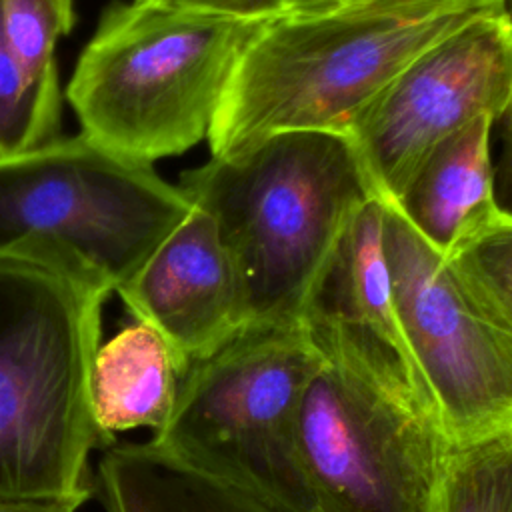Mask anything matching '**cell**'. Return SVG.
<instances>
[{
	"label": "cell",
	"mask_w": 512,
	"mask_h": 512,
	"mask_svg": "<svg viewBox=\"0 0 512 512\" xmlns=\"http://www.w3.org/2000/svg\"><path fill=\"white\" fill-rule=\"evenodd\" d=\"M494 2L344 4L266 18L212 120V158L238 156L286 132L346 136L414 58Z\"/></svg>",
	"instance_id": "cell-1"
},
{
	"label": "cell",
	"mask_w": 512,
	"mask_h": 512,
	"mask_svg": "<svg viewBox=\"0 0 512 512\" xmlns=\"http://www.w3.org/2000/svg\"><path fill=\"white\" fill-rule=\"evenodd\" d=\"M238 272L246 324H302L356 212L376 198L352 142L334 132H286L232 158L184 172Z\"/></svg>",
	"instance_id": "cell-2"
},
{
	"label": "cell",
	"mask_w": 512,
	"mask_h": 512,
	"mask_svg": "<svg viewBox=\"0 0 512 512\" xmlns=\"http://www.w3.org/2000/svg\"><path fill=\"white\" fill-rule=\"evenodd\" d=\"M322 360L298 414L314 512H430L452 446L400 354L304 322Z\"/></svg>",
	"instance_id": "cell-3"
},
{
	"label": "cell",
	"mask_w": 512,
	"mask_h": 512,
	"mask_svg": "<svg viewBox=\"0 0 512 512\" xmlns=\"http://www.w3.org/2000/svg\"><path fill=\"white\" fill-rule=\"evenodd\" d=\"M264 20L114 0L66 88L82 134L148 166L196 146Z\"/></svg>",
	"instance_id": "cell-4"
},
{
	"label": "cell",
	"mask_w": 512,
	"mask_h": 512,
	"mask_svg": "<svg viewBox=\"0 0 512 512\" xmlns=\"http://www.w3.org/2000/svg\"><path fill=\"white\" fill-rule=\"evenodd\" d=\"M104 300L30 262L0 258V498L86 500L106 444L90 400Z\"/></svg>",
	"instance_id": "cell-5"
},
{
	"label": "cell",
	"mask_w": 512,
	"mask_h": 512,
	"mask_svg": "<svg viewBox=\"0 0 512 512\" xmlns=\"http://www.w3.org/2000/svg\"><path fill=\"white\" fill-rule=\"evenodd\" d=\"M190 210L180 186L82 132L0 154V258L46 268L102 300Z\"/></svg>",
	"instance_id": "cell-6"
},
{
	"label": "cell",
	"mask_w": 512,
	"mask_h": 512,
	"mask_svg": "<svg viewBox=\"0 0 512 512\" xmlns=\"http://www.w3.org/2000/svg\"><path fill=\"white\" fill-rule=\"evenodd\" d=\"M322 354L302 324H244L188 362L164 450L280 512H314L298 448V414Z\"/></svg>",
	"instance_id": "cell-7"
},
{
	"label": "cell",
	"mask_w": 512,
	"mask_h": 512,
	"mask_svg": "<svg viewBox=\"0 0 512 512\" xmlns=\"http://www.w3.org/2000/svg\"><path fill=\"white\" fill-rule=\"evenodd\" d=\"M512 100V12L496 0L414 58L356 120L352 142L372 192L396 202L430 152Z\"/></svg>",
	"instance_id": "cell-8"
},
{
	"label": "cell",
	"mask_w": 512,
	"mask_h": 512,
	"mask_svg": "<svg viewBox=\"0 0 512 512\" xmlns=\"http://www.w3.org/2000/svg\"><path fill=\"white\" fill-rule=\"evenodd\" d=\"M384 256L410 358L452 444L512 424V350L446 260L384 202Z\"/></svg>",
	"instance_id": "cell-9"
},
{
	"label": "cell",
	"mask_w": 512,
	"mask_h": 512,
	"mask_svg": "<svg viewBox=\"0 0 512 512\" xmlns=\"http://www.w3.org/2000/svg\"><path fill=\"white\" fill-rule=\"evenodd\" d=\"M116 292L186 366L246 324L238 272L216 222L196 204Z\"/></svg>",
	"instance_id": "cell-10"
},
{
	"label": "cell",
	"mask_w": 512,
	"mask_h": 512,
	"mask_svg": "<svg viewBox=\"0 0 512 512\" xmlns=\"http://www.w3.org/2000/svg\"><path fill=\"white\" fill-rule=\"evenodd\" d=\"M494 122L480 116L440 142L392 202L444 260L502 214L490 152Z\"/></svg>",
	"instance_id": "cell-11"
},
{
	"label": "cell",
	"mask_w": 512,
	"mask_h": 512,
	"mask_svg": "<svg viewBox=\"0 0 512 512\" xmlns=\"http://www.w3.org/2000/svg\"><path fill=\"white\" fill-rule=\"evenodd\" d=\"M186 364L148 324L134 322L100 344L90 370L96 426L112 444L116 432L166 426Z\"/></svg>",
	"instance_id": "cell-12"
},
{
	"label": "cell",
	"mask_w": 512,
	"mask_h": 512,
	"mask_svg": "<svg viewBox=\"0 0 512 512\" xmlns=\"http://www.w3.org/2000/svg\"><path fill=\"white\" fill-rule=\"evenodd\" d=\"M108 512H280L148 442L110 444L98 464Z\"/></svg>",
	"instance_id": "cell-13"
},
{
	"label": "cell",
	"mask_w": 512,
	"mask_h": 512,
	"mask_svg": "<svg viewBox=\"0 0 512 512\" xmlns=\"http://www.w3.org/2000/svg\"><path fill=\"white\" fill-rule=\"evenodd\" d=\"M430 512H512V424L450 446Z\"/></svg>",
	"instance_id": "cell-14"
},
{
	"label": "cell",
	"mask_w": 512,
	"mask_h": 512,
	"mask_svg": "<svg viewBox=\"0 0 512 512\" xmlns=\"http://www.w3.org/2000/svg\"><path fill=\"white\" fill-rule=\"evenodd\" d=\"M446 264L480 318L512 350V214L502 210Z\"/></svg>",
	"instance_id": "cell-15"
},
{
	"label": "cell",
	"mask_w": 512,
	"mask_h": 512,
	"mask_svg": "<svg viewBox=\"0 0 512 512\" xmlns=\"http://www.w3.org/2000/svg\"><path fill=\"white\" fill-rule=\"evenodd\" d=\"M60 86L30 82L8 40L0 0V154H16L58 136Z\"/></svg>",
	"instance_id": "cell-16"
},
{
	"label": "cell",
	"mask_w": 512,
	"mask_h": 512,
	"mask_svg": "<svg viewBox=\"0 0 512 512\" xmlns=\"http://www.w3.org/2000/svg\"><path fill=\"white\" fill-rule=\"evenodd\" d=\"M2 16L26 78L56 80L54 48L74 24V0H2Z\"/></svg>",
	"instance_id": "cell-17"
},
{
	"label": "cell",
	"mask_w": 512,
	"mask_h": 512,
	"mask_svg": "<svg viewBox=\"0 0 512 512\" xmlns=\"http://www.w3.org/2000/svg\"><path fill=\"white\" fill-rule=\"evenodd\" d=\"M166 8L208 12L236 18H264V0H142Z\"/></svg>",
	"instance_id": "cell-18"
},
{
	"label": "cell",
	"mask_w": 512,
	"mask_h": 512,
	"mask_svg": "<svg viewBox=\"0 0 512 512\" xmlns=\"http://www.w3.org/2000/svg\"><path fill=\"white\" fill-rule=\"evenodd\" d=\"M512 12V0L508 4ZM504 118V138H502V154L496 168V198L504 212L512 214V100Z\"/></svg>",
	"instance_id": "cell-19"
},
{
	"label": "cell",
	"mask_w": 512,
	"mask_h": 512,
	"mask_svg": "<svg viewBox=\"0 0 512 512\" xmlns=\"http://www.w3.org/2000/svg\"><path fill=\"white\" fill-rule=\"evenodd\" d=\"M344 0H264V18L276 14H306L342 6Z\"/></svg>",
	"instance_id": "cell-20"
},
{
	"label": "cell",
	"mask_w": 512,
	"mask_h": 512,
	"mask_svg": "<svg viewBox=\"0 0 512 512\" xmlns=\"http://www.w3.org/2000/svg\"><path fill=\"white\" fill-rule=\"evenodd\" d=\"M84 500H8L0 498V512H76Z\"/></svg>",
	"instance_id": "cell-21"
},
{
	"label": "cell",
	"mask_w": 512,
	"mask_h": 512,
	"mask_svg": "<svg viewBox=\"0 0 512 512\" xmlns=\"http://www.w3.org/2000/svg\"><path fill=\"white\" fill-rule=\"evenodd\" d=\"M468 0H344V4H376V6H404V4H450ZM342 4V6H344Z\"/></svg>",
	"instance_id": "cell-22"
}]
</instances>
